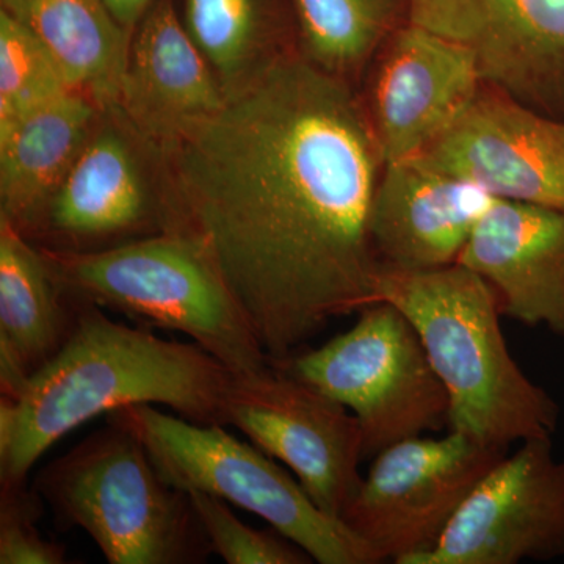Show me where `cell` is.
Returning <instances> with one entry per match:
<instances>
[{"label": "cell", "mask_w": 564, "mask_h": 564, "mask_svg": "<svg viewBox=\"0 0 564 564\" xmlns=\"http://www.w3.org/2000/svg\"><path fill=\"white\" fill-rule=\"evenodd\" d=\"M165 155L169 231L206 250L270 364L375 303L369 217L386 163L350 85L295 52Z\"/></svg>", "instance_id": "obj_1"}, {"label": "cell", "mask_w": 564, "mask_h": 564, "mask_svg": "<svg viewBox=\"0 0 564 564\" xmlns=\"http://www.w3.org/2000/svg\"><path fill=\"white\" fill-rule=\"evenodd\" d=\"M77 306L65 347L20 392L0 397V488L28 485L32 467L62 437L133 404L225 425L234 377L225 364L199 345L110 321L93 304Z\"/></svg>", "instance_id": "obj_2"}, {"label": "cell", "mask_w": 564, "mask_h": 564, "mask_svg": "<svg viewBox=\"0 0 564 564\" xmlns=\"http://www.w3.org/2000/svg\"><path fill=\"white\" fill-rule=\"evenodd\" d=\"M402 311L448 397V432L508 451L551 437L560 408L514 361L491 285L463 263L410 270L381 265L375 303Z\"/></svg>", "instance_id": "obj_3"}, {"label": "cell", "mask_w": 564, "mask_h": 564, "mask_svg": "<svg viewBox=\"0 0 564 564\" xmlns=\"http://www.w3.org/2000/svg\"><path fill=\"white\" fill-rule=\"evenodd\" d=\"M41 250L70 302L185 334L234 373L270 366L250 318L209 254L187 234H154L95 252Z\"/></svg>", "instance_id": "obj_4"}, {"label": "cell", "mask_w": 564, "mask_h": 564, "mask_svg": "<svg viewBox=\"0 0 564 564\" xmlns=\"http://www.w3.org/2000/svg\"><path fill=\"white\" fill-rule=\"evenodd\" d=\"M33 489L55 524L84 530L110 564H193L212 554L188 494L163 480L115 419L47 464Z\"/></svg>", "instance_id": "obj_5"}, {"label": "cell", "mask_w": 564, "mask_h": 564, "mask_svg": "<svg viewBox=\"0 0 564 564\" xmlns=\"http://www.w3.org/2000/svg\"><path fill=\"white\" fill-rule=\"evenodd\" d=\"M131 429L166 484L218 497L259 516L321 564H377V555L343 519L326 514L300 481L225 425H203L133 404L107 414Z\"/></svg>", "instance_id": "obj_6"}, {"label": "cell", "mask_w": 564, "mask_h": 564, "mask_svg": "<svg viewBox=\"0 0 564 564\" xmlns=\"http://www.w3.org/2000/svg\"><path fill=\"white\" fill-rule=\"evenodd\" d=\"M270 366L347 408L361 425L364 458L447 426V392L414 326L392 304H370L321 348Z\"/></svg>", "instance_id": "obj_7"}, {"label": "cell", "mask_w": 564, "mask_h": 564, "mask_svg": "<svg viewBox=\"0 0 564 564\" xmlns=\"http://www.w3.org/2000/svg\"><path fill=\"white\" fill-rule=\"evenodd\" d=\"M170 223L165 152L111 106L25 237L51 251L95 252L169 231Z\"/></svg>", "instance_id": "obj_8"}, {"label": "cell", "mask_w": 564, "mask_h": 564, "mask_svg": "<svg viewBox=\"0 0 564 564\" xmlns=\"http://www.w3.org/2000/svg\"><path fill=\"white\" fill-rule=\"evenodd\" d=\"M507 454L458 432L393 444L373 456L343 521L378 562L417 564L440 543L478 481Z\"/></svg>", "instance_id": "obj_9"}, {"label": "cell", "mask_w": 564, "mask_h": 564, "mask_svg": "<svg viewBox=\"0 0 564 564\" xmlns=\"http://www.w3.org/2000/svg\"><path fill=\"white\" fill-rule=\"evenodd\" d=\"M225 425L280 459L321 510L343 519L362 484V430L332 397L278 367L234 373Z\"/></svg>", "instance_id": "obj_10"}, {"label": "cell", "mask_w": 564, "mask_h": 564, "mask_svg": "<svg viewBox=\"0 0 564 564\" xmlns=\"http://www.w3.org/2000/svg\"><path fill=\"white\" fill-rule=\"evenodd\" d=\"M564 556V459L551 437L505 455L417 564H519Z\"/></svg>", "instance_id": "obj_11"}, {"label": "cell", "mask_w": 564, "mask_h": 564, "mask_svg": "<svg viewBox=\"0 0 564 564\" xmlns=\"http://www.w3.org/2000/svg\"><path fill=\"white\" fill-rule=\"evenodd\" d=\"M481 85L466 47L404 22L375 55L358 88L384 163L429 150L462 117Z\"/></svg>", "instance_id": "obj_12"}, {"label": "cell", "mask_w": 564, "mask_h": 564, "mask_svg": "<svg viewBox=\"0 0 564 564\" xmlns=\"http://www.w3.org/2000/svg\"><path fill=\"white\" fill-rule=\"evenodd\" d=\"M408 21L466 47L484 84L564 121V0H408Z\"/></svg>", "instance_id": "obj_13"}, {"label": "cell", "mask_w": 564, "mask_h": 564, "mask_svg": "<svg viewBox=\"0 0 564 564\" xmlns=\"http://www.w3.org/2000/svg\"><path fill=\"white\" fill-rule=\"evenodd\" d=\"M417 158L494 198L564 210V121L489 85Z\"/></svg>", "instance_id": "obj_14"}, {"label": "cell", "mask_w": 564, "mask_h": 564, "mask_svg": "<svg viewBox=\"0 0 564 564\" xmlns=\"http://www.w3.org/2000/svg\"><path fill=\"white\" fill-rule=\"evenodd\" d=\"M496 199L422 158L386 163L370 207L375 254L410 272L454 265Z\"/></svg>", "instance_id": "obj_15"}, {"label": "cell", "mask_w": 564, "mask_h": 564, "mask_svg": "<svg viewBox=\"0 0 564 564\" xmlns=\"http://www.w3.org/2000/svg\"><path fill=\"white\" fill-rule=\"evenodd\" d=\"M458 263L491 285L502 315L564 337V210L496 199Z\"/></svg>", "instance_id": "obj_16"}, {"label": "cell", "mask_w": 564, "mask_h": 564, "mask_svg": "<svg viewBox=\"0 0 564 564\" xmlns=\"http://www.w3.org/2000/svg\"><path fill=\"white\" fill-rule=\"evenodd\" d=\"M226 96L174 0H155L133 32L118 107L163 152L217 113Z\"/></svg>", "instance_id": "obj_17"}, {"label": "cell", "mask_w": 564, "mask_h": 564, "mask_svg": "<svg viewBox=\"0 0 564 564\" xmlns=\"http://www.w3.org/2000/svg\"><path fill=\"white\" fill-rule=\"evenodd\" d=\"M79 306L43 250L0 220V397H11L68 343Z\"/></svg>", "instance_id": "obj_18"}, {"label": "cell", "mask_w": 564, "mask_h": 564, "mask_svg": "<svg viewBox=\"0 0 564 564\" xmlns=\"http://www.w3.org/2000/svg\"><path fill=\"white\" fill-rule=\"evenodd\" d=\"M101 111L84 93L69 91L0 133V220L22 236L31 232Z\"/></svg>", "instance_id": "obj_19"}, {"label": "cell", "mask_w": 564, "mask_h": 564, "mask_svg": "<svg viewBox=\"0 0 564 564\" xmlns=\"http://www.w3.org/2000/svg\"><path fill=\"white\" fill-rule=\"evenodd\" d=\"M0 10L39 36L73 90L118 106L132 36L107 0H0Z\"/></svg>", "instance_id": "obj_20"}, {"label": "cell", "mask_w": 564, "mask_h": 564, "mask_svg": "<svg viewBox=\"0 0 564 564\" xmlns=\"http://www.w3.org/2000/svg\"><path fill=\"white\" fill-rule=\"evenodd\" d=\"M177 10L226 96L299 52L295 22L281 0H182Z\"/></svg>", "instance_id": "obj_21"}, {"label": "cell", "mask_w": 564, "mask_h": 564, "mask_svg": "<svg viewBox=\"0 0 564 564\" xmlns=\"http://www.w3.org/2000/svg\"><path fill=\"white\" fill-rule=\"evenodd\" d=\"M296 51L358 90L375 55L408 22V0H291Z\"/></svg>", "instance_id": "obj_22"}, {"label": "cell", "mask_w": 564, "mask_h": 564, "mask_svg": "<svg viewBox=\"0 0 564 564\" xmlns=\"http://www.w3.org/2000/svg\"><path fill=\"white\" fill-rule=\"evenodd\" d=\"M69 91L76 90L39 36L0 10V133Z\"/></svg>", "instance_id": "obj_23"}, {"label": "cell", "mask_w": 564, "mask_h": 564, "mask_svg": "<svg viewBox=\"0 0 564 564\" xmlns=\"http://www.w3.org/2000/svg\"><path fill=\"white\" fill-rule=\"evenodd\" d=\"M193 510L212 554L229 564H306L311 556L280 533L263 532L243 524L232 513L229 503L210 494L192 491Z\"/></svg>", "instance_id": "obj_24"}, {"label": "cell", "mask_w": 564, "mask_h": 564, "mask_svg": "<svg viewBox=\"0 0 564 564\" xmlns=\"http://www.w3.org/2000/svg\"><path fill=\"white\" fill-rule=\"evenodd\" d=\"M44 502L29 485L0 488V564L68 563L65 545L39 530Z\"/></svg>", "instance_id": "obj_25"}, {"label": "cell", "mask_w": 564, "mask_h": 564, "mask_svg": "<svg viewBox=\"0 0 564 564\" xmlns=\"http://www.w3.org/2000/svg\"><path fill=\"white\" fill-rule=\"evenodd\" d=\"M154 2L155 0H107L111 13L131 36Z\"/></svg>", "instance_id": "obj_26"}]
</instances>
